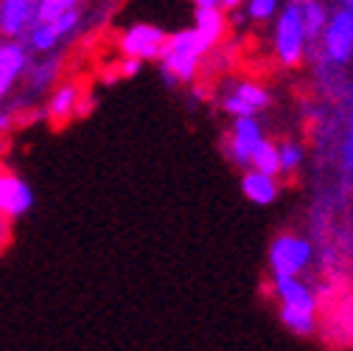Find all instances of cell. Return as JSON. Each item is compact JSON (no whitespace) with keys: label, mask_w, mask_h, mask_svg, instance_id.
Instances as JSON below:
<instances>
[{"label":"cell","mask_w":353,"mask_h":351,"mask_svg":"<svg viewBox=\"0 0 353 351\" xmlns=\"http://www.w3.org/2000/svg\"><path fill=\"white\" fill-rule=\"evenodd\" d=\"M208 42L194 31H180L174 34L171 39L163 42V51H160V59H163V68L168 76L180 79V82H188L194 79L196 68H199V59L208 54Z\"/></svg>","instance_id":"obj_1"},{"label":"cell","mask_w":353,"mask_h":351,"mask_svg":"<svg viewBox=\"0 0 353 351\" xmlns=\"http://www.w3.org/2000/svg\"><path fill=\"white\" fill-rule=\"evenodd\" d=\"M275 290L283 303V323L294 334H308L314 332V312H317V298L303 281L297 278H275Z\"/></svg>","instance_id":"obj_2"},{"label":"cell","mask_w":353,"mask_h":351,"mask_svg":"<svg viewBox=\"0 0 353 351\" xmlns=\"http://www.w3.org/2000/svg\"><path fill=\"white\" fill-rule=\"evenodd\" d=\"M305 48V28H303V15H300V3H292L283 9V15L278 17V28H275V51L281 57L283 65H297Z\"/></svg>","instance_id":"obj_3"},{"label":"cell","mask_w":353,"mask_h":351,"mask_svg":"<svg viewBox=\"0 0 353 351\" xmlns=\"http://www.w3.org/2000/svg\"><path fill=\"white\" fill-rule=\"evenodd\" d=\"M308 258H312V245L297 236H281L270 250L275 278H297V273L308 265Z\"/></svg>","instance_id":"obj_4"},{"label":"cell","mask_w":353,"mask_h":351,"mask_svg":"<svg viewBox=\"0 0 353 351\" xmlns=\"http://www.w3.org/2000/svg\"><path fill=\"white\" fill-rule=\"evenodd\" d=\"M163 42H165V34L160 28L141 23V26H132L123 34L121 51L126 54V59H138V62L141 59H154L163 51Z\"/></svg>","instance_id":"obj_5"},{"label":"cell","mask_w":353,"mask_h":351,"mask_svg":"<svg viewBox=\"0 0 353 351\" xmlns=\"http://www.w3.org/2000/svg\"><path fill=\"white\" fill-rule=\"evenodd\" d=\"M325 51L334 62H347L353 54V12L350 3L342 6L336 17L325 26Z\"/></svg>","instance_id":"obj_6"},{"label":"cell","mask_w":353,"mask_h":351,"mask_svg":"<svg viewBox=\"0 0 353 351\" xmlns=\"http://www.w3.org/2000/svg\"><path fill=\"white\" fill-rule=\"evenodd\" d=\"M28 208H31V189L14 174H0V214L20 216Z\"/></svg>","instance_id":"obj_7"},{"label":"cell","mask_w":353,"mask_h":351,"mask_svg":"<svg viewBox=\"0 0 353 351\" xmlns=\"http://www.w3.org/2000/svg\"><path fill=\"white\" fill-rule=\"evenodd\" d=\"M261 126L255 118H236V126H233V138H230V155L236 163L247 166L250 163V155L255 152V146L261 144Z\"/></svg>","instance_id":"obj_8"},{"label":"cell","mask_w":353,"mask_h":351,"mask_svg":"<svg viewBox=\"0 0 353 351\" xmlns=\"http://www.w3.org/2000/svg\"><path fill=\"white\" fill-rule=\"evenodd\" d=\"M222 3L216 0H199L196 3V34L208 42V46H216L225 34V15H222Z\"/></svg>","instance_id":"obj_9"},{"label":"cell","mask_w":353,"mask_h":351,"mask_svg":"<svg viewBox=\"0 0 353 351\" xmlns=\"http://www.w3.org/2000/svg\"><path fill=\"white\" fill-rule=\"evenodd\" d=\"M34 6L31 0H6L0 3V31L6 37H17L31 20H34Z\"/></svg>","instance_id":"obj_10"},{"label":"cell","mask_w":353,"mask_h":351,"mask_svg":"<svg viewBox=\"0 0 353 351\" xmlns=\"http://www.w3.org/2000/svg\"><path fill=\"white\" fill-rule=\"evenodd\" d=\"M26 68V54L17 42H6L0 46V99L9 93L12 82L17 79V73Z\"/></svg>","instance_id":"obj_11"},{"label":"cell","mask_w":353,"mask_h":351,"mask_svg":"<svg viewBox=\"0 0 353 351\" xmlns=\"http://www.w3.org/2000/svg\"><path fill=\"white\" fill-rule=\"evenodd\" d=\"M241 189H244L247 200H252V202H258V205H270V202L278 197V183H275V178L258 174V171H252V169L244 174Z\"/></svg>","instance_id":"obj_12"},{"label":"cell","mask_w":353,"mask_h":351,"mask_svg":"<svg viewBox=\"0 0 353 351\" xmlns=\"http://www.w3.org/2000/svg\"><path fill=\"white\" fill-rule=\"evenodd\" d=\"M250 163H252V171L258 174H267V178H275L281 171V158H278V146L270 144V141H261L255 146V152L250 155Z\"/></svg>","instance_id":"obj_13"},{"label":"cell","mask_w":353,"mask_h":351,"mask_svg":"<svg viewBox=\"0 0 353 351\" xmlns=\"http://www.w3.org/2000/svg\"><path fill=\"white\" fill-rule=\"evenodd\" d=\"M70 6H73L70 0H42V3L34 6V23H37V26H51V23H57Z\"/></svg>","instance_id":"obj_14"},{"label":"cell","mask_w":353,"mask_h":351,"mask_svg":"<svg viewBox=\"0 0 353 351\" xmlns=\"http://www.w3.org/2000/svg\"><path fill=\"white\" fill-rule=\"evenodd\" d=\"M76 99H79V91H76L73 84H65L62 91H57V96L51 99V115H54L57 121L70 118L73 110H76Z\"/></svg>","instance_id":"obj_15"},{"label":"cell","mask_w":353,"mask_h":351,"mask_svg":"<svg viewBox=\"0 0 353 351\" xmlns=\"http://www.w3.org/2000/svg\"><path fill=\"white\" fill-rule=\"evenodd\" d=\"M236 99H241L252 113L255 110H261L263 104H267L270 102V96H267V91H261V87L258 84H250V82H241L239 87H236V93H233Z\"/></svg>","instance_id":"obj_16"},{"label":"cell","mask_w":353,"mask_h":351,"mask_svg":"<svg viewBox=\"0 0 353 351\" xmlns=\"http://www.w3.org/2000/svg\"><path fill=\"white\" fill-rule=\"evenodd\" d=\"M300 15H303V28H305V39L317 34L323 28V6L320 3H300Z\"/></svg>","instance_id":"obj_17"},{"label":"cell","mask_w":353,"mask_h":351,"mask_svg":"<svg viewBox=\"0 0 353 351\" xmlns=\"http://www.w3.org/2000/svg\"><path fill=\"white\" fill-rule=\"evenodd\" d=\"M57 34H54V28L51 26H37L34 23V28H31V46L37 48V51H48V48H54L57 46Z\"/></svg>","instance_id":"obj_18"},{"label":"cell","mask_w":353,"mask_h":351,"mask_svg":"<svg viewBox=\"0 0 353 351\" xmlns=\"http://www.w3.org/2000/svg\"><path fill=\"white\" fill-rule=\"evenodd\" d=\"M275 9H278L275 0H250L247 3V15L252 20H270L275 15Z\"/></svg>","instance_id":"obj_19"},{"label":"cell","mask_w":353,"mask_h":351,"mask_svg":"<svg viewBox=\"0 0 353 351\" xmlns=\"http://www.w3.org/2000/svg\"><path fill=\"white\" fill-rule=\"evenodd\" d=\"M76 23H79V12H76V3H73V6H70V9H68L57 23H51V28H54V34H57V37H65L68 31H73V28H76Z\"/></svg>","instance_id":"obj_20"},{"label":"cell","mask_w":353,"mask_h":351,"mask_svg":"<svg viewBox=\"0 0 353 351\" xmlns=\"http://www.w3.org/2000/svg\"><path fill=\"white\" fill-rule=\"evenodd\" d=\"M278 158H281V169H294L300 163V149L294 144H283L278 146Z\"/></svg>","instance_id":"obj_21"},{"label":"cell","mask_w":353,"mask_h":351,"mask_svg":"<svg viewBox=\"0 0 353 351\" xmlns=\"http://www.w3.org/2000/svg\"><path fill=\"white\" fill-rule=\"evenodd\" d=\"M138 70H141V62H138V59H123L121 68H118L121 76H135Z\"/></svg>","instance_id":"obj_22"},{"label":"cell","mask_w":353,"mask_h":351,"mask_svg":"<svg viewBox=\"0 0 353 351\" xmlns=\"http://www.w3.org/2000/svg\"><path fill=\"white\" fill-rule=\"evenodd\" d=\"M350 149H353V146H350V138H347V144H345V169H350V158H353Z\"/></svg>","instance_id":"obj_23"}]
</instances>
